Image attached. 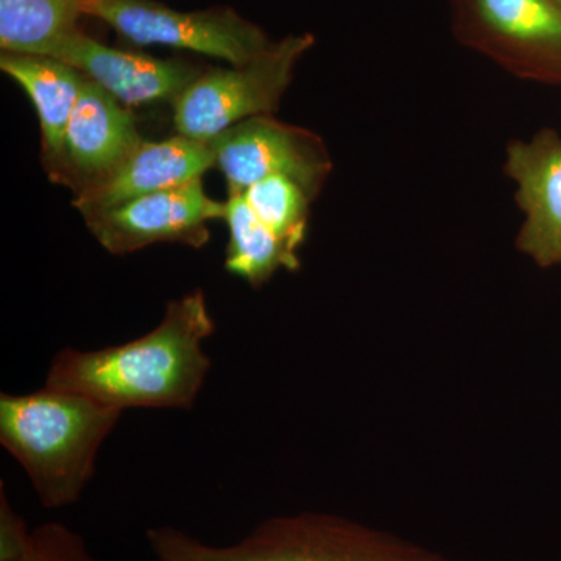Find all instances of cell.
<instances>
[{"label":"cell","instance_id":"4fadbf2b","mask_svg":"<svg viewBox=\"0 0 561 561\" xmlns=\"http://www.w3.org/2000/svg\"><path fill=\"white\" fill-rule=\"evenodd\" d=\"M0 69L20 84L35 106L43 138L44 168H49L60 153L66 128L87 77L57 58L10 51L0 55Z\"/></svg>","mask_w":561,"mask_h":561},{"label":"cell","instance_id":"9c48e42d","mask_svg":"<svg viewBox=\"0 0 561 561\" xmlns=\"http://www.w3.org/2000/svg\"><path fill=\"white\" fill-rule=\"evenodd\" d=\"M142 140L128 106L87 79L47 175L76 197L108 179Z\"/></svg>","mask_w":561,"mask_h":561},{"label":"cell","instance_id":"6da1fadb","mask_svg":"<svg viewBox=\"0 0 561 561\" xmlns=\"http://www.w3.org/2000/svg\"><path fill=\"white\" fill-rule=\"evenodd\" d=\"M216 331L203 290L172 300L157 328L122 345L65 348L55 354L44 386L127 409L190 411L210 370L205 342Z\"/></svg>","mask_w":561,"mask_h":561},{"label":"cell","instance_id":"7c38bea8","mask_svg":"<svg viewBox=\"0 0 561 561\" xmlns=\"http://www.w3.org/2000/svg\"><path fill=\"white\" fill-rule=\"evenodd\" d=\"M213 168L216 157L205 140L181 135L158 142L142 140L108 179L76 195L72 205L87 219L154 192L202 180Z\"/></svg>","mask_w":561,"mask_h":561},{"label":"cell","instance_id":"7a4b0ae2","mask_svg":"<svg viewBox=\"0 0 561 561\" xmlns=\"http://www.w3.org/2000/svg\"><path fill=\"white\" fill-rule=\"evenodd\" d=\"M121 411L84 394L50 389L0 394V443L21 465L41 504L79 501Z\"/></svg>","mask_w":561,"mask_h":561},{"label":"cell","instance_id":"9a60e30c","mask_svg":"<svg viewBox=\"0 0 561 561\" xmlns=\"http://www.w3.org/2000/svg\"><path fill=\"white\" fill-rule=\"evenodd\" d=\"M80 0H0V47L10 54L44 55L79 31Z\"/></svg>","mask_w":561,"mask_h":561},{"label":"cell","instance_id":"5bb4252c","mask_svg":"<svg viewBox=\"0 0 561 561\" xmlns=\"http://www.w3.org/2000/svg\"><path fill=\"white\" fill-rule=\"evenodd\" d=\"M224 220L230 232L225 268L231 275L261 287L280 268L300 267L298 251L257 219L242 194H228Z\"/></svg>","mask_w":561,"mask_h":561},{"label":"cell","instance_id":"52a82bcc","mask_svg":"<svg viewBox=\"0 0 561 561\" xmlns=\"http://www.w3.org/2000/svg\"><path fill=\"white\" fill-rule=\"evenodd\" d=\"M208 142L216 168L227 180L228 194H242L256 181L284 175L297 181L316 201L332 172L320 136L273 116L251 117Z\"/></svg>","mask_w":561,"mask_h":561},{"label":"cell","instance_id":"8992f818","mask_svg":"<svg viewBox=\"0 0 561 561\" xmlns=\"http://www.w3.org/2000/svg\"><path fill=\"white\" fill-rule=\"evenodd\" d=\"M457 39L522 79L561 84V10L552 0H453Z\"/></svg>","mask_w":561,"mask_h":561},{"label":"cell","instance_id":"277c9868","mask_svg":"<svg viewBox=\"0 0 561 561\" xmlns=\"http://www.w3.org/2000/svg\"><path fill=\"white\" fill-rule=\"evenodd\" d=\"M313 43L309 33L286 36L245 65L202 72L172 103L175 130L208 142L251 117L272 116Z\"/></svg>","mask_w":561,"mask_h":561},{"label":"cell","instance_id":"8fae6325","mask_svg":"<svg viewBox=\"0 0 561 561\" xmlns=\"http://www.w3.org/2000/svg\"><path fill=\"white\" fill-rule=\"evenodd\" d=\"M505 173L526 214L518 247L542 267L561 265V138L552 130L508 146Z\"/></svg>","mask_w":561,"mask_h":561},{"label":"cell","instance_id":"2e32d148","mask_svg":"<svg viewBox=\"0 0 561 561\" xmlns=\"http://www.w3.org/2000/svg\"><path fill=\"white\" fill-rule=\"evenodd\" d=\"M242 195L265 227L291 249L300 250L308 232L312 198L297 181L284 175L267 176L251 184Z\"/></svg>","mask_w":561,"mask_h":561},{"label":"cell","instance_id":"d6986e66","mask_svg":"<svg viewBox=\"0 0 561 561\" xmlns=\"http://www.w3.org/2000/svg\"><path fill=\"white\" fill-rule=\"evenodd\" d=\"M552 2L561 10V0H552Z\"/></svg>","mask_w":561,"mask_h":561},{"label":"cell","instance_id":"3957f363","mask_svg":"<svg viewBox=\"0 0 561 561\" xmlns=\"http://www.w3.org/2000/svg\"><path fill=\"white\" fill-rule=\"evenodd\" d=\"M147 540L158 561H442L356 524L320 515L271 519L231 546L206 545L172 527L147 531Z\"/></svg>","mask_w":561,"mask_h":561},{"label":"cell","instance_id":"e0dca14e","mask_svg":"<svg viewBox=\"0 0 561 561\" xmlns=\"http://www.w3.org/2000/svg\"><path fill=\"white\" fill-rule=\"evenodd\" d=\"M10 561H99L87 542L65 524L46 523L32 529L27 545Z\"/></svg>","mask_w":561,"mask_h":561},{"label":"cell","instance_id":"30bf717a","mask_svg":"<svg viewBox=\"0 0 561 561\" xmlns=\"http://www.w3.org/2000/svg\"><path fill=\"white\" fill-rule=\"evenodd\" d=\"M44 57L57 58L79 69L125 106L173 103L202 73L190 62L113 49L80 28L58 41Z\"/></svg>","mask_w":561,"mask_h":561},{"label":"cell","instance_id":"ac0fdd59","mask_svg":"<svg viewBox=\"0 0 561 561\" xmlns=\"http://www.w3.org/2000/svg\"><path fill=\"white\" fill-rule=\"evenodd\" d=\"M0 493H2V500H0V561H10L27 545L32 529H28L21 515H18L11 507L3 486L0 489Z\"/></svg>","mask_w":561,"mask_h":561},{"label":"cell","instance_id":"5b68a950","mask_svg":"<svg viewBox=\"0 0 561 561\" xmlns=\"http://www.w3.org/2000/svg\"><path fill=\"white\" fill-rule=\"evenodd\" d=\"M83 16L105 22L136 46H168L242 66L272 41L232 9L179 11L157 0H80Z\"/></svg>","mask_w":561,"mask_h":561},{"label":"cell","instance_id":"ba28073f","mask_svg":"<svg viewBox=\"0 0 561 561\" xmlns=\"http://www.w3.org/2000/svg\"><path fill=\"white\" fill-rule=\"evenodd\" d=\"M225 203L213 201L203 179L172 187L87 217V227L103 249L128 254L153 243L202 249L209 242V221L224 220Z\"/></svg>","mask_w":561,"mask_h":561}]
</instances>
